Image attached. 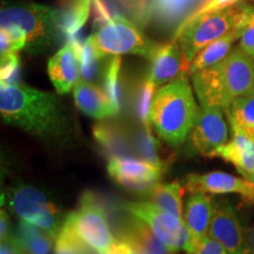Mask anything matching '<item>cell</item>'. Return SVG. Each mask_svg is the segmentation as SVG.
<instances>
[{
	"mask_svg": "<svg viewBox=\"0 0 254 254\" xmlns=\"http://www.w3.org/2000/svg\"><path fill=\"white\" fill-rule=\"evenodd\" d=\"M122 65V58L119 56H113V58L107 64L106 69L104 73V88L107 97L110 98L111 103L116 107V110H120V88H119V71Z\"/></svg>",
	"mask_w": 254,
	"mask_h": 254,
	"instance_id": "obj_31",
	"label": "cell"
},
{
	"mask_svg": "<svg viewBox=\"0 0 254 254\" xmlns=\"http://www.w3.org/2000/svg\"><path fill=\"white\" fill-rule=\"evenodd\" d=\"M215 0H148L147 20L160 27L179 31L201 13L212 11Z\"/></svg>",
	"mask_w": 254,
	"mask_h": 254,
	"instance_id": "obj_11",
	"label": "cell"
},
{
	"mask_svg": "<svg viewBox=\"0 0 254 254\" xmlns=\"http://www.w3.org/2000/svg\"><path fill=\"white\" fill-rule=\"evenodd\" d=\"M0 113L4 122L41 140L62 144L71 136V120L58 98L49 92L1 82Z\"/></svg>",
	"mask_w": 254,
	"mask_h": 254,
	"instance_id": "obj_1",
	"label": "cell"
},
{
	"mask_svg": "<svg viewBox=\"0 0 254 254\" xmlns=\"http://www.w3.org/2000/svg\"><path fill=\"white\" fill-rule=\"evenodd\" d=\"M73 94L78 109L92 118L105 119L118 113L106 92L95 86L93 82L80 79L75 85Z\"/></svg>",
	"mask_w": 254,
	"mask_h": 254,
	"instance_id": "obj_19",
	"label": "cell"
},
{
	"mask_svg": "<svg viewBox=\"0 0 254 254\" xmlns=\"http://www.w3.org/2000/svg\"><path fill=\"white\" fill-rule=\"evenodd\" d=\"M74 225L81 239L100 254H107L116 238L107 221L106 209L92 192L81 195L80 208L73 212Z\"/></svg>",
	"mask_w": 254,
	"mask_h": 254,
	"instance_id": "obj_8",
	"label": "cell"
},
{
	"mask_svg": "<svg viewBox=\"0 0 254 254\" xmlns=\"http://www.w3.org/2000/svg\"><path fill=\"white\" fill-rule=\"evenodd\" d=\"M157 85L147 77L139 85L135 95V112L144 126H150V110L157 94Z\"/></svg>",
	"mask_w": 254,
	"mask_h": 254,
	"instance_id": "obj_30",
	"label": "cell"
},
{
	"mask_svg": "<svg viewBox=\"0 0 254 254\" xmlns=\"http://www.w3.org/2000/svg\"><path fill=\"white\" fill-rule=\"evenodd\" d=\"M150 60L148 77L157 86H164L178 78L190 75V64L176 40L168 44H158Z\"/></svg>",
	"mask_w": 254,
	"mask_h": 254,
	"instance_id": "obj_15",
	"label": "cell"
},
{
	"mask_svg": "<svg viewBox=\"0 0 254 254\" xmlns=\"http://www.w3.org/2000/svg\"><path fill=\"white\" fill-rule=\"evenodd\" d=\"M251 182H252V183H253V185H254V173H253L252 178H251Z\"/></svg>",
	"mask_w": 254,
	"mask_h": 254,
	"instance_id": "obj_39",
	"label": "cell"
},
{
	"mask_svg": "<svg viewBox=\"0 0 254 254\" xmlns=\"http://www.w3.org/2000/svg\"><path fill=\"white\" fill-rule=\"evenodd\" d=\"M237 30L239 31V47L254 59V7L241 2V15Z\"/></svg>",
	"mask_w": 254,
	"mask_h": 254,
	"instance_id": "obj_29",
	"label": "cell"
},
{
	"mask_svg": "<svg viewBox=\"0 0 254 254\" xmlns=\"http://www.w3.org/2000/svg\"><path fill=\"white\" fill-rule=\"evenodd\" d=\"M99 55H139L150 59L159 43L142 36L136 25L124 17H117L109 23L95 27L92 34Z\"/></svg>",
	"mask_w": 254,
	"mask_h": 254,
	"instance_id": "obj_6",
	"label": "cell"
},
{
	"mask_svg": "<svg viewBox=\"0 0 254 254\" xmlns=\"http://www.w3.org/2000/svg\"><path fill=\"white\" fill-rule=\"evenodd\" d=\"M1 59L26 50L36 53L51 45L59 31L58 9L38 4L2 6Z\"/></svg>",
	"mask_w": 254,
	"mask_h": 254,
	"instance_id": "obj_2",
	"label": "cell"
},
{
	"mask_svg": "<svg viewBox=\"0 0 254 254\" xmlns=\"http://www.w3.org/2000/svg\"><path fill=\"white\" fill-rule=\"evenodd\" d=\"M82 43L78 37L67 43L50 59L47 71L56 91L59 94L68 93L79 81L80 71V49Z\"/></svg>",
	"mask_w": 254,
	"mask_h": 254,
	"instance_id": "obj_14",
	"label": "cell"
},
{
	"mask_svg": "<svg viewBox=\"0 0 254 254\" xmlns=\"http://www.w3.org/2000/svg\"><path fill=\"white\" fill-rule=\"evenodd\" d=\"M239 31L234 30L224 36L220 39L208 44L194 57L190 65V75L194 74L195 72L201 71L204 68L212 67L218 65L222 60L226 59L227 56L232 52L233 44L239 39Z\"/></svg>",
	"mask_w": 254,
	"mask_h": 254,
	"instance_id": "obj_22",
	"label": "cell"
},
{
	"mask_svg": "<svg viewBox=\"0 0 254 254\" xmlns=\"http://www.w3.org/2000/svg\"><path fill=\"white\" fill-rule=\"evenodd\" d=\"M13 233H12L8 214L6 213L5 209H1V212H0V237H1V240L7 239Z\"/></svg>",
	"mask_w": 254,
	"mask_h": 254,
	"instance_id": "obj_37",
	"label": "cell"
},
{
	"mask_svg": "<svg viewBox=\"0 0 254 254\" xmlns=\"http://www.w3.org/2000/svg\"><path fill=\"white\" fill-rule=\"evenodd\" d=\"M192 81L193 88L202 107L217 106L225 110L218 65L195 72L192 74Z\"/></svg>",
	"mask_w": 254,
	"mask_h": 254,
	"instance_id": "obj_21",
	"label": "cell"
},
{
	"mask_svg": "<svg viewBox=\"0 0 254 254\" xmlns=\"http://www.w3.org/2000/svg\"><path fill=\"white\" fill-rule=\"evenodd\" d=\"M19 69H20V60L18 53L1 59V82L17 84Z\"/></svg>",
	"mask_w": 254,
	"mask_h": 254,
	"instance_id": "obj_35",
	"label": "cell"
},
{
	"mask_svg": "<svg viewBox=\"0 0 254 254\" xmlns=\"http://www.w3.org/2000/svg\"><path fill=\"white\" fill-rule=\"evenodd\" d=\"M4 200L21 220L31 222L56 238L58 237L65 219H63L62 211L41 190L21 184L9 190L5 196L2 195V201Z\"/></svg>",
	"mask_w": 254,
	"mask_h": 254,
	"instance_id": "obj_5",
	"label": "cell"
},
{
	"mask_svg": "<svg viewBox=\"0 0 254 254\" xmlns=\"http://www.w3.org/2000/svg\"><path fill=\"white\" fill-rule=\"evenodd\" d=\"M186 254H228L226 249L209 236L195 240L192 250Z\"/></svg>",
	"mask_w": 254,
	"mask_h": 254,
	"instance_id": "obj_34",
	"label": "cell"
},
{
	"mask_svg": "<svg viewBox=\"0 0 254 254\" xmlns=\"http://www.w3.org/2000/svg\"><path fill=\"white\" fill-rule=\"evenodd\" d=\"M214 206L206 193H192L184 207V222L195 240L208 236Z\"/></svg>",
	"mask_w": 254,
	"mask_h": 254,
	"instance_id": "obj_20",
	"label": "cell"
},
{
	"mask_svg": "<svg viewBox=\"0 0 254 254\" xmlns=\"http://www.w3.org/2000/svg\"><path fill=\"white\" fill-rule=\"evenodd\" d=\"M184 192L185 190H184L182 184L179 182H173L170 184L159 183L145 193L147 195L148 201L152 204L168 213L183 219Z\"/></svg>",
	"mask_w": 254,
	"mask_h": 254,
	"instance_id": "obj_24",
	"label": "cell"
},
{
	"mask_svg": "<svg viewBox=\"0 0 254 254\" xmlns=\"http://www.w3.org/2000/svg\"><path fill=\"white\" fill-rule=\"evenodd\" d=\"M211 157H219L233 164L238 172L251 180L254 173V141L244 133L233 131V139L220 146Z\"/></svg>",
	"mask_w": 254,
	"mask_h": 254,
	"instance_id": "obj_18",
	"label": "cell"
},
{
	"mask_svg": "<svg viewBox=\"0 0 254 254\" xmlns=\"http://www.w3.org/2000/svg\"><path fill=\"white\" fill-rule=\"evenodd\" d=\"M97 251L81 239L74 225V215L69 213L65 219L62 231L59 232L56 241L55 254H95Z\"/></svg>",
	"mask_w": 254,
	"mask_h": 254,
	"instance_id": "obj_27",
	"label": "cell"
},
{
	"mask_svg": "<svg viewBox=\"0 0 254 254\" xmlns=\"http://www.w3.org/2000/svg\"><path fill=\"white\" fill-rule=\"evenodd\" d=\"M208 236L218 240L228 254H247L246 236L236 209L227 202L214 207Z\"/></svg>",
	"mask_w": 254,
	"mask_h": 254,
	"instance_id": "obj_16",
	"label": "cell"
},
{
	"mask_svg": "<svg viewBox=\"0 0 254 254\" xmlns=\"http://www.w3.org/2000/svg\"><path fill=\"white\" fill-rule=\"evenodd\" d=\"M122 208L129 215L140 219L164 244L174 252L189 253L194 244L187 225L182 219L159 208L150 201L124 202Z\"/></svg>",
	"mask_w": 254,
	"mask_h": 254,
	"instance_id": "obj_7",
	"label": "cell"
},
{
	"mask_svg": "<svg viewBox=\"0 0 254 254\" xmlns=\"http://www.w3.org/2000/svg\"><path fill=\"white\" fill-rule=\"evenodd\" d=\"M0 254H23V251H21V247L19 245L14 233L11 237H8L7 239L1 240Z\"/></svg>",
	"mask_w": 254,
	"mask_h": 254,
	"instance_id": "obj_36",
	"label": "cell"
},
{
	"mask_svg": "<svg viewBox=\"0 0 254 254\" xmlns=\"http://www.w3.org/2000/svg\"><path fill=\"white\" fill-rule=\"evenodd\" d=\"M186 190L190 193H211L227 194L236 193L243 196L249 204L254 205V185L251 180L225 172H209L206 174H189L185 183Z\"/></svg>",
	"mask_w": 254,
	"mask_h": 254,
	"instance_id": "obj_13",
	"label": "cell"
},
{
	"mask_svg": "<svg viewBox=\"0 0 254 254\" xmlns=\"http://www.w3.org/2000/svg\"><path fill=\"white\" fill-rule=\"evenodd\" d=\"M94 136L110 152L119 153V152L125 151V145L123 144V139L119 135L118 129L113 128L107 124H99L95 126Z\"/></svg>",
	"mask_w": 254,
	"mask_h": 254,
	"instance_id": "obj_32",
	"label": "cell"
},
{
	"mask_svg": "<svg viewBox=\"0 0 254 254\" xmlns=\"http://www.w3.org/2000/svg\"><path fill=\"white\" fill-rule=\"evenodd\" d=\"M225 112L232 131L244 133L254 141V92L238 98Z\"/></svg>",
	"mask_w": 254,
	"mask_h": 254,
	"instance_id": "obj_25",
	"label": "cell"
},
{
	"mask_svg": "<svg viewBox=\"0 0 254 254\" xmlns=\"http://www.w3.org/2000/svg\"><path fill=\"white\" fill-rule=\"evenodd\" d=\"M107 171L112 179L126 189L136 192H147L160 183L164 167L146 160L113 155L109 160Z\"/></svg>",
	"mask_w": 254,
	"mask_h": 254,
	"instance_id": "obj_10",
	"label": "cell"
},
{
	"mask_svg": "<svg viewBox=\"0 0 254 254\" xmlns=\"http://www.w3.org/2000/svg\"><path fill=\"white\" fill-rule=\"evenodd\" d=\"M92 0H74L67 7L58 11V26L67 40L78 37L90 15Z\"/></svg>",
	"mask_w": 254,
	"mask_h": 254,
	"instance_id": "obj_26",
	"label": "cell"
},
{
	"mask_svg": "<svg viewBox=\"0 0 254 254\" xmlns=\"http://www.w3.org/2000/svg\"><path fill=\"white\" fill-rule=\"evenodd\" d=\"M119 239L127 241L134 254H176L144 221L133 215L120 232Z\"/></svg>",
	"mask_w": 254,
	"mask_h": 254,
	"instance_id": "obj_17",
	"label": "cell"
},
{
	"mask_svg": "<svg viewBox=\"0 0 254 254\" xmlns=\"http://www.w3.org/2000/svg\"><path fill=\"white\" fill-rule=\"evenodd\" d=\"M23 254H50L57 238L43 228L20 221L14 233Z\"/></svg>",
	"mask_w": 254,
	"mask_h": 254,
	"instance_id": "obj_23",
	"label": "cell"
},
{
	"mask_svg": "<svg viewBox=\"0 0 254 254\" xmlns=\"http://www.w3.org/2000/svg\"><path fill=\"white\" fill-rule=\"evenodd\" d=\"M189 138L193 151L206 157H211L218 147L226 144L228 128L221 107H202Z\"/></svg>",
	"mask_w": 254,
	"mask_h": 254,
	"instance_id": "obj_12",
	"label": "cell"
},
{
	"mask_svg": "<svg viewBox=\"0 0 254 254\" xmlns=\"http://www.w3.org/2000/svg\"><path fill=\"white\" fill-rule=\"evenodd\" d=\"M247 254H254V222L246 234Z\"/></svg>",
	"mask_w": 254,
	"mask_h": 254,
	"instance_id": "obj_38",
	"label": "cell"
},
{
	"mask_svg": "<svg viewBox=\"0 0 254 254\" xmlns=\"http://www.w3.org/2000/svg\"><path fill=\"white\" fill-rule=\"evenodd\" d=\"M138 151L142 159L146 161L157 165V166L164 167V163L159 158L158 152L155 150V140L151 134L150 126H145V131L141 133L138 140Z\"/></svg>",
	"mask_w": 254,
	"mask_h": 254,
	"instance_id": "obj_33",
	"label": "cell"
},
{
	"mask_svg": "<svg viewBox=\"0 0 254 254\" xmlns=\"http://www.w3.org/2000/svg\"><path fill=\"white\" fill-rule=\"evenodd\" d=\"M225 110L238 98L254 92V59L240 47L218 64Z\"/></svg>",
	"mask_w": 254,
	"mask_h": 254,
	"instance_id": "obj_9",
	"label": "cell"
},
{
	"mask_svg": "<svg viewBox=\"0 0 254 254\" xmlns=\"http://www.w3.org/2000/svg\"><path fill=\"white\" fill-rule=\"evenodd\" d=\"M240 15L241 4L212 9L192 19L177 31L176 41L190 64L208 44L237 30Z\"/></svg>",
	"mask_w": 254,
	"mask_h": 254,
	"instance_id": "obj_4",
	"label": "cell"
},
{
	"mask_svg": "<svg viewBox=\"0 0 254 254\" xmlns=\"http://www.w3.org/2000/svg\"><path fill=\"white\" fill-rule=\"evenodd\" d=\"M103 57L99 55L94 45L93 38L88 37L82 43L80 49V71L81 79L86 81H94L100 71V60Z\"/></svg>",
	"mask_w": 254,
	"mask_h": 254,
	"instance_id": "obj_28",
	"label": "cell"
},
{
	"mask_svg": "<svg viewBox=\"0 0 254 254\" xmlns=\"http://www.w3.org/2000/svg\"><path fill=\"white\" fill-rule=\"evenodd\" d=\"M199 114L189 79L182 77L157 91L150 110V124L168 145L179 147L190 135Z\"/></svg>",
	"mask_w": 254,
	"mask_h": 254,
	"instance_id": "obj_3",
	"label": "cell"
}]
</instances>
